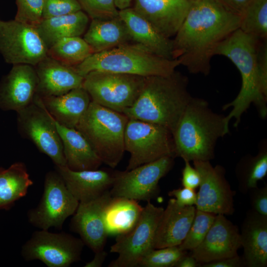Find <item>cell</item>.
<instances>
[{"instance_id":"1","label":"cell","mask_w":267,"mask_h":267,"mask_svg":"<svg viewBox=\"0 0 267 267\" xmlns=\"http://www.w3.org/2000/svg\"><path fill=\"white\" fill-rule=\"evenodd\" d=\"M240 22V16L227 10L216 0L190 3L172 40V58L190 73L209 75L217 47L239 28Z\"/></svg>"},{"instance_id":"2","label":"cell","mask_w":267,"mask_h":267,"mask_svg":"<svg viewBox=\"0 0 267 267\" xmlns=\"http://www.w3.org/2000/svg\"><path fill=\"white\" fill-rule=\"evenodd\" d=\"M188 85L187 77L176 70L145 77L137 100L123 113L129 119L160 125L173 133L192 97Z\"/></svg>"},{"instance_id":"3","label":"cell","mask_w":267,"mask_h":267,"mask_svg":"<svg viewBox=\"0 0 267 267\" xmlns=\"http://www.w3.org/2000/svg\"><path fill=\"white\" fill-rule=\"evenodd\" d=\"M224 117L205 99L192 96L172 133L175 158L190 162L214 159L218 140L229 133Z\"/></svg>"},{"instance_id":"4","label":"cell","mask_w":267,"mask_h":267,"mask_svg":"<svg viewBox=\"0 0 267 267\" xmlns=\"http://www.w3.org/2000/svg\"><path fill=\"white\" fill-rule=\"evenodd\" d=\"M260 41L238 29L223 41L215 50V55H222L230 59L239 71L241 77L238 94L232 101L222 107L223 110L232 107L224 117L227 127L230 120L234 118V126L237 127L242 114L252 104L256 107L262 118L267 116V97L261 89L257 63Z\"/></svg>"},{"instance_id":"5","label":"cell","mask_w":267,"mask_h":267,"mask_svg":"<svg viewBox=\"0 0 267 267\" xmlns=\"http://www.w3.org/2000/svg\"><path fill=\"white\" fill-rule=\"evenodd\" d=\"M178 60L160 57L133 42L93 53L73 66L81 76L92 71H106L147 77L168 75L176 70Z\"/></svg>"},{"instance_id":"6","label":"cell","mask_w":267,"mask_h":267,"mask_svg":"<svg viewBox=\"0 0 267 267\" xmlns=\"http://www.w3.org/2000/svg\"><path fill=\"white\" fill-rule=\"evenodd\" d=\"M129 118L91 101L75 129L89 142L102 163L115 168L125 151L124 134Z\"/></svg>"},{"instance_id":"7","label":"cell","mask_w":267,"mask_h":267,"mask_svg":"<svg viewBox=\"0 0 267 267\" xmlns=\"http://www.w3.org/2000/svg\"><path fill=\"white\" fill-rule=\"evenodd\" d=\"M145 78L123 73L92 71L84 77L82 87L92 101L123 113L137 100Z\"/></svg>"},{"instance_id":"8","label":"cell","mask_w":267,"mask_h":267,"mask_svg":"<svg viewBox=\"0 0 267 267\" xmlns=\"http://www.w3.org/2000/svg\"><path fill=\"white\" fill-rule=\"evenodd\" d=\"M124 147L130 153L127 171L166 156L175 158L171 132L160 125L139 120L129 119Z\"/></svg>"},{"instance_id":"9","label":"cell","mask_w":267,"mask_h":267,"mask_svg":"<svg viewBox=\"0 0 267 267\" xmlns=\"http://www.w3.org/2000/svg\"><path fill=\"white\" fill-rule=\"evenodd\" d=\"M164 210L147 202L134 228L116 236L110 251L118 256L109 264V267H138L143 257L154 249L156 232Z\"/></svg>"},{"instance_id":"10","label":"cell","mask_w":267,"mask_h":267,"mask_svg":"<svg viewBox=\"0 0 267 267\" xmlns=\"http://www.w3.org/2000/svg\"><path fill=\"white\" fill-rule=\"evenodd\" d=\"M79 204L59 174L56 171L48 172L39 204L27 213L28 222L40 229L54 227L60 230L65 221L75 213Z\"/></svg>"},{"instance_id":"11","label":"cell","mask_w":267,"mask_h":267,"mask_svg":"<svg viewBox=\"0 0 267 267\" xmlns=\"http://www.w3.org/2000/svg\"><path fill=\"white\" fill-rule=\"evenodd\" d=\"M17 113V127L55 166H66L62 143L54 118L35 95L34 101Z\"/></svg>"},{"instance_id":"12","label":"cell","mask_w":267,"mask_h":267,"mask_svg":"<svg viewBox=\"0 0 267 267\" xmlns=\"http://www.w3.org/2000/svg\"><path fill=\"white\" fill-rule=\"evenodd\" d=\"M84 243L65 232L37 230L21 248L26 261L38 260L48 267H68L81 260Z\"/></svg>"},{"instance_id":"13","label":"cell","mask_w":267,"mask_h":267,"mask_svg":"<svg viewBox=\"0 0 267 267\" xmlns=\"http://www.w3.org/2000/svg\"><path fill=\"white\" fill-rule=\"evenodd\" d=\"M47 50L36 27L15 19L0 20V53L6 63L37 65Z\"/></svg>"},{"instance_id":"14","label":"cell","mask_w":267,"mask_h":267,"mask_svg":"<svg viewBox=\"0 0 267 267\" xmlns=\"http://www.w3.org/2000/svg\"><path fill=\"white\" fill-rule=\"evenodd\" d=\"M174 158L166 156L130 170L115 172L110 189L112 197L147 202L159 193L158 183L172 169Z\"/></svg>"},{"instance_id":"15","label":"cell","mask_w":267,"mask_h":267,"mask_svg":"<svg viewBox=\"0 0 267 267\" xmlns=\"http://www.w3.org/2000/svg\"><path fill=\"white\" fill-rule=\"evenodd\" d=\"M193 162L201 178L196 209L215 215H233L235 191L225 178V169L220 165L213 166L210 161Z\"/></svg>"},{"instance_id":"16","label":"cell","mask_w":267,"mask_h":267,"mask_svg":"<svg viewBox=\"0 0 267 267\" xmlns=\"http://www.w3.org/2000/svg\"><path fill=\"white\" fill-rule=\"evenodd\" d=\"M241 247L238 227L225 218L216 215L203 241L191 255L201 265L238 255Z\"/></svg>"},{"instance_id":"17","label":"cell","mask_w":267,"mask_h":267,"mask_svg":"<svg viewBox=\"0 0 267 267\" xmlns=\"http://www.w3.org/2000/svg\"><path fill=\"white\" fill-rule=\"evenodd\" d=\"M112 197L108 190L94 199L79 202L71 220L72 229L80 235L85 245L94 253L103 250L108 236L103 213Z\"/></svg>"},{"instance_id":"18","label":"cell","mask_w":267,"mask_h":267,"mask_svg":"<svg viewBox=\"0 0 267 267\" xmlns=\"http://www.w3.org/2000/svg\"><path fill=\"white\" fill-rule=\"evenodd\" d=\"M38 79L33 66L13 65L0 82V109L15 111L25 108L33 101Z\"/></svg>"},{"instance_id":"19","label":"cell","mask_w":267,"mask_h":267,"mask_svg":"<svg viewBox=\"0 0 267 267\" xmlns=\"http://www.w3.org/2000/svg\"><path fill=\"white\" fill-rule=\"evenodd\" d=\"M133 8L165 37H174L190 3L186 0H134Z\"/></svg>"},{"instance_id":"20","label":"cell","mask_w":267,"mask_h":267,"mask_svg":"<svg viewBox=\"0 0 267 267\" xmlns=\"http://www.w3.org/2000/svg\"><path fill=\"white\" fill-rule=\"evenodd\" d=\"M67 187L79 202L94 199L110 190L115 172L103 170L74 171L66 166H55Z\"/></svg>"},{"instance_id":"21","label":"cell","mask_w":267,"mask_h":267,"mask_svg":"<svg viewBox=\"0 0 267 267\" xmlns=\"http://www.w3.org/2000/svg\"><path fill=\"white\" fill-rule=\"evenodd\" d=\"M195 206H180L171 198L164 209L155 237L154 248L179 246L185 239L192 223Z\"/></svg>"},{"instance_id":"22","label":"cell","mask_w":267,"mask_h":267,"mask_svg":"<svg viewBox=\"0 0 267 267\" xmlns=\"http://www.w3.org/2000/svg\"><path fill=\"white\" fill-rule=\"evenodd\" d=\"M37 65L36 95L39 97L60 95L82 87L84 78L71 66L47 56Z\"/></svg>"},{"instance_id":"23","label":"cell","mask_w":267,"mask_h":267,"mask_svg":"<svg viewBox=\"0 0 267 267\" xmlns=\"http://www.w3.org/2000/svg\"><path fill=\"white\" fill-rule=\"evenodd\" d=\"M242 258L248 267L267 266V217L249 211L240 232Z\"/></svg>"},{"instance_id":"24","label":"cell","mask_w":267,"mask_h":267,"mask_svg":"<svg viewBox=\"0 0 267 267\" xmlns=\"http://www.w3.org/2000/svg\"><path fill=\"white\" fill-rule=\"evenodd\" d=\"M119 16L126 24L132 42L163 58H172V41L159 32L133 7L119 10Z\"/></svg>"},{"instance_id":"25","label":"cell","mask_w":267,"mask_h":267,"mask_svg":"<svg viewBox=\"0 0 267 267\" xmlns=\"http://www.w3.org/2000/svg\"><path fill=\"white\" fill-rule=\"evenodd\" d=\"M36 96L56 121L70 128H75L91 101L82 87L60 95Z\"/></svg>"},{"instance_id":"26","label":"cell","mask_w":267,"mask_h":267,"mask_svg":"<svg viewBox=\"0 0 267 267\" xmlns=\"http://www.w3.org/2000/svg\"><path fill=\"white\" fill-rule=\"evenodd\" d=\"M55 123L62 143L66 166L74 171L98 169L102 162L81 133L55 120Z\"/></svg>"},{"instance_id":"27","label":"cell","mask_w":267,"mask_h":267,"mask_svg":"<svg viewBox=\"0 0 267 267\" xmlns=\"http://www.w3.org/2000/svg\"><path fill=\"white\" fill-rule=\"evenodd\" d=\"M83 39L93 53L132 42L127 26L120 16L92 19Z\"/></svg>"},{"instance_id":"28","label":"cell","mask_w":267,"mask_h":267,"mask_svg":"<svg viewBox=\"0 0 267 267\" xmlns=\"http://www.w3.org/2000/svg\"><path fill=\"white\" fill-rule=\"evenodd\" d=\"M89 16L82 10L43 19L36 27L47 48L58 41L67 37H80L87 28Z\"/></svg>"},{"instance_id":"29","label":"cell","mask_w":267,"mask_h":267,"mask_svg":"<svg viewBox=\"0 0 267 267\" xmlns=\"http://www.w3.org/2000/svg\"><path fill=\"white\" fill-rule=\"evenodd\" d=\"M143 208L136 200L112 197L103 213L108 236L123 234L133 229L139 219Z\"/></svg>"},{"instance_id":"30","label":"cell","mask_w":267,"mask_h":267,"mask_svg":"<svg viewBox=\"0 0 267 267\" xmlns=\"http://www.w3.org/2000/svg\"><path fill=\"white\" fill-rule=\"evenodd\" d=\"M33 184L24 163L17 162L6 169L0 167V210L10 209Z\"/></svg>"},{"instance_id":"31","label":"cell","mask_w":267,"mask_h":267,"mask_svg":"<svg viewBox=\"0 0 267 267\" xmlns=\"http://www.w3.org/2000/svg\"><path fill=\"white\" fill-rule=\"evenodd\" d=\"M235 172L241 192L246 194L250 190L257 187L258 182L267 174V146L262 147L255 156L248 155L241 158Z\"/></svg>"},{"instance_id":"32","label":"cell","mask_w":267,"mask_h":267,"mask_svg":"<svg viewBox=\"0 0 267 267\" xmlns=\"http://www.w3.org/2000/svg\"><path fill=\"white\" fill-rule=\"evenodd\" d=\"M92 51L83 38L70 37L63 38L48 48L47 55L67 66H76L89 55Z\"/></svg>"},{"instance_id":"33","label":"cell","mask_w":267,"mask_h":267,"mask_svg":"<svg viewBox=\"0 0 267 267\" xmlns=\"http://www.w3.org/2000/svg\"><path fill=\"white\" fill-rule=\"evenodd\" d=\"M258 40H267V0H252L240 16L239 28Z\"/></svg>"},{"instance_id":"34","label":"cell","mask_w":267,"mask_h":267,"mask_svg":"<svg viewBox=\"0 0 267 267\" xmlns=\"http://www.w3.org/2000/svg\"><path fill=\"white\" fill-rule=\"evenodd\" d=\"M216 215L196 209L189 231L182 242L178 246L182 251H192L203 241L215 220Z\"/></svg>"},{"instance_id":"35","label":"cell","mask_w":267,"mask_h":267,"mask_svg":"<svg viewBox=\"0 0 267 267\" xmlns=\"http://www.w3.org/2000/svg\"><path fill=\"white\" fill-rule=\"evenodd\" d=\"M178 246L154 249L147 253L140 261L138 267H173L185 254Z\"/></svg>"},{"instance_id":"36","label":"cell","mask_w":267,"mask_h":267,"mask_svg":"<svg viewBox=\"0 0 267 267\" xmlns=\"http://www.w3.org/2000/svg\"><path fill=\"white\" fill-rule=\"evenodd\" d=\"M82 10L91 19H107L119 16L114 0H78Z\"/></svg>"},{"instance_id":"37","label":"cell","mask_w":267,"mask_h":267,"mask_svg":"<svg viewBox=\"0 0 267 267\" xmlns=\"http://www.w3.org/2000/svg\"><path fill=\"white\" fill-rule=\"evenodd\" d=\"M15 20L36 27L43 20V0H16Z\"/></svg>"},{"instance_id":"38","label":"cell","mask_w":267,"mask_h":267,"mask_svg":"<svg viewBox=\"0 0 267 267\" xmlns=\"http://www.w3.org/2000/svg\"><path fill=\"white\" fill-rule=\"evenodd\" d=\"M43 18L46 19L82 10L78 0H43Z\"/></svg>"},{"instance_id":"39","label":"cell","mask_w":267,"mask_h":267,"mask_svg":"<svg viewBox=\"0 0 267 267\" xmlns=\"http://www.w3.org/2000/svg\"><path fill=\"white\" fill-rule=\"evenodd\" d=\"M257 63L261 89L263 94L267 97V40L259 42Z\"/></svg>"},{"instance_id":"40","label":"cell","mask_w":267,"mask_h":267,"mask_svg":"<svg viewBox=\"0 0 267 267\" xmlns=\"http://www.w3.org/2000/svg\"><path fill=\"white\" fill-rule=\"evenodd\" d=\"M252 210L267 217V185L254 188L248 192Z\"/></svg>"},{"instance_id":"41","label":"cell","mask_w":267,"mask_h":267,"mask_svg":"<svg viewBox=\"0 0 267 267\" xmlns=\"http://www.w3.org/2000/svg\"><path fill=\"white\" fill-rule=\"evenodd\" d=\"M168 195L175 199L177 204L182 207L195 206L197 193L195 189L183 187L173 189L168 192Z\"/></svg>"},{"instance_id":"42","label":"cell","mask_w":267,"mask_h":267,"mask_svg":"<svg viewBox=\"0 0 267 267\" xmlns=\"http://www.w3.org/2000/svg\"><path fill=\"white\" fill-rule=\"evenodd\" d=\"M184 166L182 171L181 184L183 187L195 189L199 187L201 180L198 170L192 167L190 161L184 160Z\"/></svg>"},{"instance_id":"43","label":"cell","mask_w":267,"mask_h":267,"mask_svg":"<svg viewBox=\"0 0 267 267\" xmlns=\"http://www.w3.org/2000/svg\"><path fill=\"white\" fill-rule=\"evenodd\" d=\"M227 10L241 16L252 0H216Z\"/></svg>"},{"instance_id":"44","label":"cell","mask_w":267,"mask_h":267,"mask_svg":"<svg viewBox=\"0 0 267 267\" xmlns=\"http://www.w3.org/2000/svg\"><path fill=\"white\" fill-rule=\"evenodd\" d=\"M202 267H240L244 265L242 258L237 255L201 265Z\"/></svg>"},{"instance_id":"45","label":"cell","mask_w":267,"mask_h":267,"mask_svg":"<svg viewBox=\"0 0 267 267\" xmlns=\"http://www.w3.org/2000/svg\"><path fill=\"white\" fill-rule=\"evenodd\" d=\"M107 256V253L103 250L94 253L92 260L87 263L85 267H100L102 266Z\"/></svg>"},{"instance_id":"46","label":"cell","mask_w":267,"mask_h":267,"mask_svg":"<svg viewBox=\"0 0 267 267\" xmlns=\"http://www.w3.org/2000/svg\"><path fill=\"white\" fill-rule=\"evenodd\" d=\"M200 264L191 254H185L176 264L175 267H197Z\"/></svg>"},{"instance_id":"47","label":"cell","mask_w":267,"mask_h":267,"mask_svg":"<svg viewBox=\"0 0 267 267\" xmlns=\"http://www.w3.org/2000/svg\"><path fill=\"white\" fill-rule=\"evenodd\" d=\"M134 0H114L116 6L119 10L131 7Z\"/></svg>"},{"instance_id":"48","label":"cell","mask_w":267,"mask_h":267,"mask_svg":"<svg viewBox=\"0 0 267 267\" xmlns=\"http://www.w3.org/2000/svg\"><path fill=\"white\" fill-rule=\"evenodd\" d=\"M190 4L198 0H186Z\"/></svg>"}]
</instances>
